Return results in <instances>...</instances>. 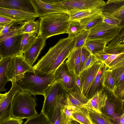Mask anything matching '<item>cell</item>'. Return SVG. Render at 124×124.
<instances>
[{
    "label": "cell",
    "mask_w": 124,
    "mask_h": 124,
    "mask_svg": "<svg viewBox=\"0 0 124 124\" xmlns=\"http://www.w3.org/2000/svg\"><path fill=\"white\" fill-rule=\"evenodd\" d=\"M75 44L73 38L60 39L39 60L33 69L42 73H54L73 51Z\"/></svg>",
    "instance_id": "1"
},
{
    "label": "cell",
    "mask_w": 124,
    "mask_h": 124,
    "mask_svg": "<svg viewBox=\"0 0 124 124\" xmlns=\"http://www.w3.org/2000/svg\"><path fill=\"white\" fill-rule=\"evenodd\" d=\"M56 80L55 73H42L33 69L26 72L16 83L22 91L30 92L33 95L44 96L45 91Z\"/></svg>",
    "instance_id": "2"
},
{
    "label": "cell",
    "mask_w": 124,
    "mask_h": 124,
    "mask_svg": "<svg viewBox=\"0 0 124 124\" xmlns=\"http://www.w3.org/2000/svg\"><path fill=\"white\" fill-rule=\"evenodd\" d=\"M40 27L37 36L46 39L51 36L67 33L70 16L66 12L53 13L39 18Z\"/></svg>",
    "instance_id": "3"
},
{
    "label": "cell",
    "mask_w": 124,
    "mask_h": 124,
    "mask_svg": "<svg viewBox=\"0 0 124 124\" xmlns=\"http://www.w3.org/2000/svg\"><path fill=\"white\" fill-rule=\"evenodd\" d=\"M32 95L30 92L22 90L18 93L12 103V116L23 119L38 114L35 109L37 103Z\"/></svg>",
    "instance_id": "4"
},
{
    "label": "cell",
    "mask_w": 124,
    "mask_h": 124,
    "mask_svg": "<svg viewBox=\"0 0 124 124\" xmlns=\"http://www.w3.org/2000/svg\"><path fill=\"white\" fill-rule=\"evenodd\" d=\"M67 92L62 81L57 79L45 91L41 112L50 122L57 105L59 102L65 98Z\"/></svg>",
    "instance_id": "5"
},
{
    "label": "cell",
    "mask_w": 124,
    "mask_h": 124,
    "mask_svg": "<svg viewBox=\"0 0 124 124\" xmlns=\"http://www.w3.org/2000/svg\"><path fill=\"white\" fill-rule=\"evenodd\" d=\"M97 60L103 62L112 70L124 66V43L107 46L104 50L94 55Z\"/></svg>",
    "instance_id": "6"
},
{
    "label": "cell",
    "mask_w": 124,
    "mask_h": 124,
    "mask_svg": "<svg viewBox=\"0 0 124 124\" xmlns=\"http://www.w3.org/2000/svg\"><path fill=\"white\" fill-rule=\"evenodd\" d=\"M33 69V67L27 62L22 54L11 57L6 70V76L12 83L16 82L23 77L26 72Z\"/></svg>",
    "instance_id": "7"
},
{
    "label": "cell",
    "mask_w": 124,
    "mask_h": 124,
    "mask_svg": "<svg viewBox=\"0 0 124 124\" xmlns=\"http://www.w3.org/2000/svg\"><path fill=\"white\" fill-rule=\"evenodd\" d=\"M105 3L102 0H65L60 1L53 0L50 3L63 11L68 12L72 11L99 8Z\"/></svg>",
    "instance_id": "8"
},
{
    "label": "cell",
    "mask_w": 124,
    "mask_h": 124,
    "mask_svg": "<svg viewBox=\"0 0 124 124\" xmlns=\"http://www.w3.org/2000/svg\"><path fill=\"white\" fill-rule=\"evenodd\" d=\"M120 28L119 26L110 25L102 22L90 30L86 42L101 39L108 43L117 36Z\"/></svg>",
    "instance_id": "9"
},
{
    "label": "cell",
    "mask_w": 124,
    "mask_h": 124,
    "mask_svg": "<svg viewBox=\"0 0 124 124\" xmlns=\"http://www.w3.org/2000/svg\"><path fill=\"white\" fill-rule=\"evenodd\" d=\"M105 88L107 91L108 97L105 105L101 109V112L113 124L124 114L123 101L117 97L113 92Z\"/></svg>",
    "instance_id": "10"
},
{
    "label": "cell",
    "mask_w": 124,
    "mask_h": 124,
    "mask_svg": "<svg viewBox=\"0 0 124 124\" xmlns=\"http://www.w3.org/2000/svg\"><path fill=\"white\" fill-rule=\"evenodd\" d=\"M20 88L16 82H12L10 90L0 94V122L12 116V109L14 99Z\"/></svg>",
    "instance_id": "11"
},
{
    "label": "cell",
    "mask_w": 124,
    "mask_h": 124,
    "mask_svg": "<svg viewBox=\"0 0 124 124\" xmlns=\"http://www.w3.org/2000/svg\"><path fill=\"white\" fill-rule=\"evenodd\" d=\"M24 34L0 41V60L23 54L21 51L20 47Z\"/></svg>",
    "instance_id": "12"
},
{
    "label": "cell",
    "mask_w": 124,
    "mask_h": 124,
    "mask_svg": "<svg viewBox=\"0 0 124 124\" xmlns=\"http://www.w3.org/2000/svg\"><path fill=\"white\" fill-rule=\"evenodd\" d=\"M103 64V62L97 61L91 67L80 73L79 77L82 85V92L87 98L97 74Z\"/></svg>",
    "instance_id": "13"
},
{
    "label": "cell",
    "mask_w": 124,
    "mask_h": 124,
    "mask_svg": "<svg viewBox=\"0 0 124 124\" xmlns=\"http://www.w3.org/2000/svg\"><path fill=\"white\" fill-rule=\"evenodd\" d=\"M89 100L83 94L81 90L75 85L66 94L65 104L70 106L74 112L83 107Z\"/></svg>",
    "instance_id": "14"
},
{
    "label": "cell",
    "mask_w": 124,
    "mask_h": 124,
    "mask_svg": "<svg viewBox=\"0 0 124 124\" xmlns=\"http://www.w3.org/2000/svg\"><path fill=\"white\" fill-rule=\"evenodd\" d=\"M99 8L120 20V27L124 25V0H108Z\"/></svg>",
    "instance_id": "15"
},
{
    "label": "cell",
    "mask_w": 124,
    "mask_h": 124,
    "mask_svg": "<svg viewBox=\"0 0 124 124\" xmlns=\"http://www.w3.org/2000/svg\"><path fill=\"white\" fill-rule=\"evenodd\" d=\"M107 97V91L104 88L97 91L83 107L101 113V109L105 105Z\"/></svg>",
    "instance_id": "16"
},
{
    "label": "cell",
    "mask_w": 124,
    "mask_h": 124,
    "mask_svg": "<svg viewBox=\"0 0 124 124\" xmlns=\"http://www.w3.org/2000/svg\"><path fill=\"white\" fill-rule=\"evenodd\" d=\"M46 39L40 36H37L34 42L23 54L24 58L31 66L37 59L46 44Z\"/></svg>",
    "instance_id": "17"
},
{
    "label": "cell",
    "mask_w": 124,
    "mask_h": 124,
    "mask_svg": "<svg viewBox=\"0 0 124 124\" xmlns=\"http://www.w3.org/2000/svg\"><path fill=\"white\" fill-rule=\"evenodd\" d=\"M0 7L35 12L30 0H0Z\"/></svg>",
    "instance_id": "18"
},
{
    "label": "cell",
    "mask_w": 124,
    "mask_h": 124,
    "mask_svg": "<svg viewBox=\"0 0 124 124\" xmlns=\"http://www.w3.org/2000/svg\"><path fill=\"white\" fill-rule=\"evenodd\" d=\"M30 1L35 12L39 17L53 13L65 12L52 4L45 2L42 0H30Z\"/></svg>",
    "instance_id": "19"
},
{
    "label": "cell",
    "mask_w": 124,
    "mask_h": 124,
    "mask_svg": "<svg viewBox=\"0 0 124 124\" xmlns=\"http://www.w3.org/2000/svg\"><path fill=\"white\" fill-rule=\"evenodd\" d=\"M57 80H61L68 91L73 89L75 86L73 75L69 71L64 62L55 72Z\"/></svg>",
    "instance_id": "20"
},
{
    "label": "cell",
    "mask_w": 124,
    "mask_h": 124,
    "mask_svg": "<svg viewBox=\"0 0 124 124\" xmlns=\"http://www.w3.org/2000/svg\"><path fill=\"white\" fill-rule=\"evenodd\" d=\"M82 48L73 50L65 62L69 71L74 76L80 75Z\"/></svg>",
    "instance_id": "21"
},
{
    "label": "cell",
    "mask_w": 124,
    "mask_h": 124,
    "mask_svg": "<svg viewBox=\"0 0 124 124\" xmlns=\"http://www.w3.org/2000/svg\"><path fill=\"white\" fill-rule=\"evenodd\" d=\"M0 14L6 15L15 20L24 21L39 17L35 12L0 7Z\"/></svg>",
    "instance_id": "22"
},
{
    "label": "cell",
    "mask_w": 124,
    "mask_h": 124,
    "mask_svg": "<svg viewBox=\"0 0 124 124\" xmlns=\"http://www.w3.org/2000/svg\"><path fill=\"white\" fill-rule=\"evenodd\" d=\"M102 12L99 8H94L81 10L72 11L68 12L70 16V21L80 20Z\"/></svg>",
    "instance_id": "23"
},
{
    "label": "cell",
    "mask_w": 124,
    "mask_h": 124,
    "mask_svg": "<svg viewBox=\"0 0 124 124\" xmlns=\"http://www.w3.org/2000/svg\"><path fill=\"white\" fill-rule=\"evenodd\" d=\"M107 69V67L103 63L98 72L94 82L90 90L88 98H91L97 91L103 88L102 86V81L104 72Z\"/></svg>",
    "instance_id": "24"
},
{
    "label": "cell",
    "mask_w": 124,
    "mask_h": 124,
    "mask_svg": "<svg viewBox=\"0 0 124 124\" xmlns=\"http://www.w3.org/2000/svg\"><path fill=\"white\" fill-rule=\"evenodd\" d=\"M89 110L85 108H81L72 114V120L78 122L80 124H93L89 115Z\"/></svg>",
    "instance_id": "25"
},
{
    "label": "cell",
    "mask_w": 124,
    "mask_h": 124,
    "mask_svg": "<svg viewBox=\"0 0 124 124\" xmlns=\"http://www.w3.org/2000/svg\"><path fill=\"white\" fill-rule=\"evenodd\" d=\"M108 43L101 39L92 40L86 42L84 46L92 54H96L104 50Z\"/></svg>",
    "instance_id": "26"
},
{
    "label": "cell",
    "mask_w": 124,
    "mask_h": 124,
    "mask_svg": "<svg viewBox=\"0 0 124 124\" xmlns=\"http://www.w3.org/2000/svg\"><path fill=\"white\" fill-rule=\"evenodd\" d=\"M10 57L0 60V92H5L6 89L4 86L9 80L6 74L7 68Z\"/></svg>",
    "instance_id": "27"
},
{
    "label": "cell",
    "mask_w": 124,
    "mask_h": 124,
    "mask_svg": "<svg viewBox=\"0 0 124 124\" xmlns=\"http://www.w3.org/2000/svg\"><path fill=\"white\" fill-rule=\"evenodd\" d=\"M103 87L110 91L114 92L116 87L111 71L107 69L104 72L102 81Z\"/></svg>",
    "instance_id": "28"
},
{
    "label": "cell",
    "mask_w": 124,
    "mask_h": 124,
    "mask_svg": "<svg viewBox=\"0 0 124 124\" xmlns=\"http://www.w3.org/2000/svg\"><path fill=\"white\" fill-rule=\"evenodd\" d=\"M85 25L82 24L79 21L73 20L69 21L67 33L68 37L73 38L78 33L85 30Z\"/></svg>",
    "instance_id": "29"
},
{
    "label": "cell",
    "mask_w": 124,
    "mask_h": 124,
    "mask_svg": "<svg viewBox=\"0 0 124 124\" xmlns=\"http://www.w3.org/2000/svg\"><path fill=\"white\" fill-rule=\"evenodd\" d=\"M32 33H24L23 37L21 44L20 51L23 53L29 48L34 42L37 36Z\"/></svg>",
    "instance_id": "30"
},
{
    "label": "cell",
    "mask_w": 124,
    "mask_h": 124,
    "mask_svg": "<svg viewBox=\"0 0 124 124\" xmlns=\"http://www.w3.org/2000/svg\"><path fill=\"white\" fill-rule=\"evenodd\" d=\"M33 18L25 21L23 31L25 33H32L38 34L39 30L40 23L38 20L35 21Z\"/></svg>",
    "instance_id": "31"
},
{
    "label": "cell",
    "mask_w": 124,
    "mask_h": 124,
    "mask_svg": "<svg viewBox=\"0 0 124 124\" xmlns=\"http://www.w3.org/2000/svg\"><path fill=\"white\" fill-rule=\"evenodd\" d=\"M60 111L63 123L69 124L70 123L72 120V115L74 112L71 107L69 105L65 104L60 108Z\"/></svg>",
    "instance_id": "32"
},
{
    "label": "cell",
    "mask_w": 124,
    "mask_h": 124,
    "mask_svg": "<svg viewBox=\"0 0 124 124\" xmlns=\"http://www.w3.org/2000/svg\"><path fill=\"white\" fill-rule=\"evenodd\" d=\"M89 110L90 116L93 124H113L102 113H99L92 110Z\"/></svg>",
    "instance_id": "33"
},
{
    "label": "cell",
    "mask_w": 124,
    "mask_h": 124,
    "mask_svg": "<svg viewBox=\"0 0 124 124\" xmlns=\"http://www.w3.org/2000/svg\"><path fill=\"white\" fill-rule=\"evenodd\" d=\"M90 31V30H85L78 33L73 37L75 44L73 50L85 46Z\"/></svg>",
    "instance_id": "34"
},
{
    "label": "cell",
    "mask_w": 124,
    "mask_h": 124,
    "mask_svg": "<svg viewBox=\"0 0 124 124\" xmlns=\"http://www.w3.org/2000/svg\"><path fill=\"white\" fill-rule=\"evenodd\" d=\"M23 124H50V122L41 112L27 119Z\"/></svg>",
    "instance_id": "35"
},
{
    "label": "cell",
    "mask_w": 124,
    "mask_h": 124,
    "mask_svg": "<svg viewBox=\"0 0 124 124\" xmlns=\"http://www.w3.org/2000/svg\"><path fill=\"white\" fill-rule=\"evenodd\" d=\"M101 15L103 18V22L109 25L120 27L121 20L111 14L102 12Z\"/></svg>",
    "instance_id": "36"
},
{
    "label": "cell",
    "mask_w": 124,
    "mask_h": 124,
    "mask_svg": "<svg viewBox=\"0 0 124 124\" xmlns=\"http://www.w3.org/2000/svg\"><path fill=\"white\" fill-rule=\"evenodd\" d=\"M110 70L116 87L124 81V66Z\"/></svg>",
    "instance_id": "37"
},
{
    "label": "cell",
    "mask_w": 124,
    "mask_h": 124,
    "mask_svg": "<svg viewBox=\"0 0 124 124\" xmlns=\"http://www.w3.org/2000/svg\"><path fill=\"white\" fill-rule=\"evenodd\" d=\"M25 21H15L5 26L0 31V36L4 35L23 26Z\"/></svg>",
    "instance_id": "38"
},
{
    "label": "cell",
    "mask_w": 124,
    "mask_h": 124,
    "mask_svg": "<svg viewBox=\"0 0 124 124\" xmlns=\"http://www.w3.org/2000/svg\"><path fill=\"white\" fill-rule=\"evenodd\" d=\"M124 41V25L121 27L118 34L114 39L109 42L107 46H112L120 44Z\"/></svg>",
    "instance_id": "39"
},
{
    "label": "cell",
    "mask_w": 124,
    "mask_h": 124,
    "mask_svg": "<svg viewBox=\"0 0 124 124\" xmlns=\"http://www.w3.org/2000/svg\"><path fill=\"white\" fill-rule=\"evenodd\" d=\"M102 13L92 20L85 25V30H90L103 22Z\"/></svg>",
    "instance_id": "40"
},
{
    "label": "cell",
    "mask_w": 124,
    "mask_h": 124,
    "mask_svg": "<svg viewBox=\"0 0 124 124\" xmlns=\"http://www.w3.org/2000/svg\"><path fill=\"white\" fill-rule=\"evenodd\" d=\"M23 25L20 28L7 33L5 34L0 36V41L9 37L24 34L25 33L23 32Z\"/></svg>",
    "instance_id": "41"
},
{
    "label": "cell",
    "mask_w": 124,
    "mask_h": 124,
    "mask_svg": "<svg viewBox=\"0 0 124 124\" xmlns=\"http://www.w3.org/2000/svg\"><path fill=\"white\" fill-rule=\"evenodd\" d=\"M91 54L90 52L84 46L82 47L80 60V73L86 60Z\"/></svg>",
    "instance_id": "42"
},
{
    "label": "cell",
    "mask_w": 124,
    "mask_h": 124,
    "mask_svg": "<svg viewBox=\"0 0 124 124\" xmlns=\"http://www.w3.org/2000/svg\"><path fill=\"white\" fill-rule=\"evenodd\" d=\"M97 61L95 56L91 54L86 60L80 73L91 67Z\"/></svg>",
    "instance_id": "43"
},
{
    "label": "cell",
    "mask_w": 124,
    "mask_h": 124,
    "mask_svg": "<svg viewBox=\"0 0 124 124\" xmlns=\"http://www.w3.org/2000/svg\"><path fill=\"white\" fill-rule=\"evenodd\" d=\"M113 92L115 95L123 101H124V81L116 87Z\"/></svg>",
    "instance_id": "44"
},
{
    "label": "cell",
    "mask_w": 124,
    "mask_h": 124,
    "mask_svg": "<svg viewBox=\"0 0 124 124\" xmlns=\"http://www.w3.org/2000/svg\"><path fill=\"white\" fill-rule=\"evenodd\" d=\"M23 121L22 119L11 117L0 122V124H22Z\"/></svg>",
    "instance_id": "45"
},
{
    "label": "cell",
    "mask_w": 124,
    "mask_h": 124,
    "mask_svg": "<svg viewBox=\"0 0 124 124\" xmlns=\"http://www.w3.org/2000/svg\"><path fill=\"white\" fill-rule=\"evenodd\" d=\"M16 21L6 15L0 14V25L5 26Z\"/></svg>",
    "instance_id": "46"
},
{
    "label": "cell",
    "mask_w": 124,
    "mask_h": 124,
    "mask_svg": "<svg viewBox=\"0 0 124 124\" xmlns=\"http://www.w3.org/2000/svg\"><path fill=\"white\" fill-rule=\"evenodd\" d=\"M75 82V85L81 89H82V85L79 76H74Z\"/></svg>",
    "instance_id": "47"
},
{
    "label": "cell",
    "mask_w": 124,
    "mask_h": 124,
    "mask_svg": "<svg viewBox=\"0 0 124 124\" xmlns=\"http://www.w3.org/2000/svg\"><path fill=\"white\" fill-rule=\"evenodd\" d=\"M114 124H124V114L120 116L113 123Z\"/></svg>",
    "instance_id": "48"
},
{
    "label": "cell",
    "mask_w": 124,
    "mask_h": 124,
    "mask_svg": "<svg viewBox=\"0 0 124 124\" xmlns=\"http://www.w3.org/2000/svg\"><path fill=\"white\" fill-rule=\"evenodd\" d=\"M54 124H63L62 122L61 116L60 115L58 117Z\"/></svg>",
    "instance_id": "49"
},
{
    "label": "cell",
    "mask_w": 124,
    "mask_h": 124,
    "mask_svg": "<svg viewBox=\"0 0 124 124\" xmlns=\"http://www.w3.org/2000/svg\"><path fill=\"white\" fill-rule=\"evenodd\" d=\"M123 108L124 114V101H123Z\"/></svg>",
    "instance_id": "50"
},
{
    "label": "cell",
    "mask_w": 124,
    "mask_h": 124,
    "mask_svg": "<svg viewBox=\"0 0 124 124\" xmlns=\"http://www.w3.org/2000/svg\"><path fill=\"white\" fill-rule=\"evenodd\" d=\"M123 43H124V42H123Z\"/></svg>",
    "instance_id": "51"
},
{
    "label": "cell",
    "mask_w": 124,
    "mask_h": 124,
    "mask_svg": "<svg viewBox=\"0 0 124 124\" xmlns=\"http://www.w3.org/2000/svg\"></svg>",
    "instance_id": "52"
}]
</instances>
